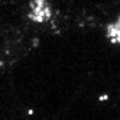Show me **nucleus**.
<instances>
[{
	"label": "nucleus",
	"mask_w": 120,
	"mask_h": 120,
	"mask_svg": "<svg viewBox=\"0 0 120 120\" xmlns=\"http://www.w3.org/2000/svg\"><path fill=\"white\" fill-rule=\"evenodd\" d=\"M28 18L35 23H46L52 18V9L48 0H30Z\"/></svg>",
	"instance_id": "obj_1"
},
{
	"label": "nucleus",
	"mask_w": 120,
	"mask_h": 120,
	"mask_svg": "<svg viewBox=\"0 0 120 120\" xmlns=\"http://www.w3.org/2000/svg\"><path fill=\"white\" fill-rule=\"evenodd\" d=\"M106 36L113 45H120V25L117 22H113V23L107 25Z\"/></svg>",
	"instance_id": "obj_2"
},
{
	"label": "nucleus",
	"mask_w": 120,
	"mask_h": 120,
	"mask_svg": "<svg viewBox=\"0 0 120 120\" xmlns=\"http://www.w3.org/2000/svg\"><path fill=\"white\" fill-rule=\"evenodd\" d=\"M107 98H109V96H107V94H101V96L98 97V100H100V101H106Z\"/></svg>",
	"instance_id": "obj_3"
},
{
	"label": "nucleus",
	"mask_w": 120,
	"mask_h": 120,
	"mask_svg": "<svg viewBox=\"0 0 120 120\" xmlns=\"http://www.w3.org/2000/svg\"><path fill=\"white\" fill-rule=\"evenodd\" d=\"M116 22H117V23L120 25V15H119V18H117V20H116Z\"/></svg>",
	"instance_id": "obj_4"
}]
</instances>
